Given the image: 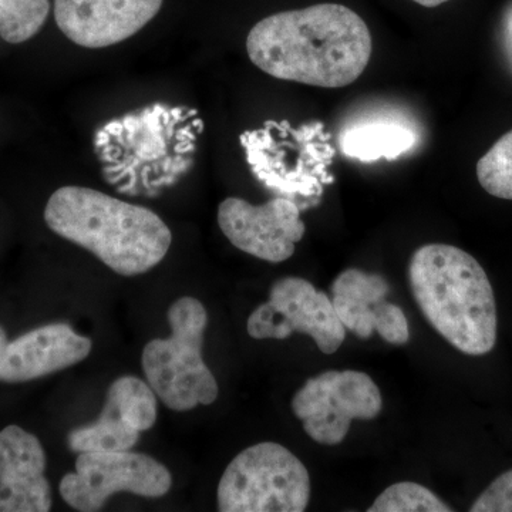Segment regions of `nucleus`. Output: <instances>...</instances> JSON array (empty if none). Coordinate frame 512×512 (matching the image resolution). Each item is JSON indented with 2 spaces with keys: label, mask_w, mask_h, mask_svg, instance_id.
I'll return each instance as SVG.
<instances>
[{
  "label": "nucleus",
  "mask_w": 512,
  "mask_h": 512,
  "mask_svg": "<svg viewBox=\"0 0 512 512\" xmlns=\"http://www.w3.org/2000/svg\"><path fill=\"white\" fill-rule=\"evenodd\" d=\"M471 512H512V470L505 471L478 495Z\"/></svg>",
  "instance_id": "4be33fe9"
},
{
  "label": "nucleus",
  "mask_w": 512,
  "mask_h": 512,
  "mask_svg": "<svg viewBox=\"0 0 512 512\" xmlns=\"http://www.w3.org/2000/svg\"><path fill=\"white\" fill-rule=\"evenodd\" d=\"M379 387L356 370H328L306 380L292 399L293 414L316 443L338 446L353 420H373L382 412Z\"/></svg>",
  "instance_id": "0eeeda50"
},
{
  "label": "nucleus",
  "mask_w": 512,
  "mask_h": 512,
  "mask_svg": "<svg viewBox=\"0 0 512 512\" xmlns=\"http://www.w3.org/2000/svg\"><path fill=\"white\" fill-rule=\"evenodd\" d=\"M247 329L256 340H284L292 333H303L325 355L338 352L346 339V328L328 293L298 276H286L272 285L268 302L251 313Z\"/></svg>",
  "instance_id": "1a4fd4ad"
},
{
  "label": "nucleus",
  "mask_w": 512,
  "mask_h": 512,
  "mask_svg": "<svg viewBox=\"0 0 512 512\" xmlns=\"http://www.w3.org/2000/svg\"><path fill=\"white\" fill-rule=\"evenodd\" d=\"M101 414L116 417L138 433L150 430L157 420V394L138 377H120L110 384Z\"/></svg>",
  "instance_id": "dca6fc26"
},
{
  "label": "nucleus",
  "mask_w": 512,
  "mask_h": 512,
  "mask_svg": "<svg viewBox=\"0 0 512 512\" xmlns=\"http://www.w3.org/2000/svg\"><path fill=\"white\" fill-rule=\"evenodd\" d=\"M49 0H0V36L12 45L28 42L43 28Z\"/></svg>",
  "instance_id": "a211bd4d"
},
{
  "label": "nucleus",
  "mask_w": 512,
  "mask_h": 512,
  "mask_svg": "<svg viewBox=\"0 0 512 512\" xmlns=\"http://www.w3.org/2000/svg\"><path fill=\"white\" fill-rule=\"evenodd\" d=\"M511 30H512V23H511Z\"/></svg>",
  "instance_id": "393cba45"
},
{
  "label": "nucleus",
  "mask_w": 512,
  "mask_h": 512,
  "mask_svg": "<svg viewBox=\"0 0 512 512\" xmlns=\"http://www.w3.org/2000/svg\"><path fill=\"white\" fill-rule=\"evenodd\" d=\"M93 342L67 323H52L25 333L6 346L0 380L29 382L77 365L92 352Z\"/></svg>",
  "instance_id": "ddd939ff"
},
{
  "label": "nucleus",
  "mask_w": 512,
  "mask_h": 512,
  "mask_svg": "<svg viewBox=\"0 0 512 512\" xmlns=\"http://www.w3.org/2000/svg\"><path fill=\"white\" fill-rule=\"evenodd\" d=\"M322 124L296 128L288 123H266L242 134L248 163L259 180L281 194L318 198L332 183L328 167L335 150Z\"/></svg>",
  "instance_id": "423d86ee"
},
{
  "label": "nucleus",
  "mask_w": 512,
  "mask_h": 512,
  "mask_svg": "<svg viewBox=\"0 0 512 512\" xmlns=\"http://www.w3.org/2000/svg\"><path fill=\"white\" fill-rule=\"evenodd\" d=\"M217 218L222 234L235 248L272 264L288 261L306 232L301 208L288 197L262 205L229 197L218 207Z\"/></svg>",
  "instance_id": "9d476101"
},
{
  "label": "nucleus",
  "mask_w": 512,
  "mask_h": 512,
  "mask_svg": "<svg viewBox=\"0 0 512 512\" xmlns=\"http://www.w3.org/2000/svg\"><path fill=\"white\" fill-rule=\"evenodd\" d=\"M409 284L424 318L453 348L468 356L494 349L497 303L473 255L454 245H424L410 259Z\"/></svg>",
  "instance_id": "7ed1b4c3"
},
{
  "label": "nucleus",
  "mask_w": 512,
  "mask_h": 512,
  "mask_svg": "<svg viewBox=\"0 0 512 512\" xmlns=\"http://www.w3.org/2000/svg\"><path fill=\"white\" fill-rule=\"evenodd\" d=\"M163 0H55L57 26L86 49L119 45L147 26Z\"/></svg>",
  "instance_id": "9b49d317"
},
{
  "label": "nucleus",
  "mask_w": 512,
  "mask_h": 512,
  "mask_svg": "<svg viewBox=\"0 0 512 512\" xmlns=\"http://www.w3.org/2000/svg\"><path fill=\"white\" fill-rule=\"evenodd\" d=\"M369 512H451L453 508L441 501L433 491L417 483L390 485L376 498Z\"/></svg>",
  "instance_id": "aec40b11"
},
{
  "label": "nucleus",
  "mask_w": 512,
  "mask_h": 512,
  "mask_svg": "<svg viewBox=\"0 0 512 512\" xmlns=\"http://www.w3.org/2000/svg\"><path fill=\"white\" fill-rule=\"evenodd\" d=\"M45 221L56 235L92 252L123 276L156 268L173 242L170 228L156 212L79 185L53 192Z\"/></svg>",
  "instance_id": "f03ea898"
},
{
  "label": "nucleus",
  "mask_w": 512,
  "mask_h": 512,
  "mask_svg": "<svg viewBox=\"0 0 512 512\" xmlns=\"http://www.w3.org/2000/svg\"><path fill=\"white\" fill-rule=\"evenodd\" d=\"M330 291L340 322L346 329L353 330L357 318L367 308L386 299L390 285L382 275L350 268L333 281Z\"/></svg>",
  "instance_id": "2eb2a0df"
},
{
  "label": "nucleus",
  "mask_w": 512,
  "mask_h": 512,
  "mask_svg": "<svg viewBox=\"0 0 512 512\" xmlns=\"http://www.w3.org/2000/svg\"><path fill=\"white\" fill-rule=\"evenodd\" d=\"M140 433L116 417L100 414L99 420L70 431L67 444L74 453L127 451L138 443Z\"/></svg>",
  "instance_id": "f3484780"
},
{
  "label": "nucleus",
  "mask_w": 512,
  "mask_h": 512,
  "mask_svg": "<svg viewBox=\"0 0 512 512\" xmlns=\"http://www.w3.org/2000/svg\"><path fill=\"white\" fill-rule=\"evenodd\" d=\"M173 477L156 458L133 451L80 453L76 471L60 481V495L70 507L96 512L111 495L131 493L141 497H163L171 490Z\"/></svg>",
  "instance_id": "6e6552de"
},
{
  "label": "nucleus",
  "mask_w": 512,
  "mask_h": 512,
  "mask_svg": "<svg viewBox=\"0 0 512 512\" xmlns=\"http://www.w3.org/2000/svg\"><path fill=\"white\" fill-rule=\"evenodd\" d=\"M477 178L488 194L512 201V130L478 160Z\"/></svg>",
  "instance_id": "6ab92c4d"
},
{
  "label": "nucleus",
  "mask_w": 512,
  "mask_h": 512,
  "mask_svg": "<svg viewBox=\"0 0 512 512\" xmlns=\"http://www.w3.org/2000/svg\"><path fill=\"white\" fill-rule=\"evenodd\" d=\"M373 315V329L380 338L390 345H406L410 340L409 320L403 309L394 303L384 301L376 303Z\"/></svg>",
  "instance_id": "412c9836"
},
{
  "label": "nucleus",
  "mask_w": 512,
  "mask_h": 512,
  "mask_svg": "<svg viewBox=\"0 0 512 512\" xmlns=\"http://www.w3.org/2000/svg\"><path fill=\"white\" fill-rule=\"evenodd\" d=\"M42 443L19 426L0 431V512H47L52 490Z\"/></svg>",
  "instance_id": "f8f14e48"
},
{
  "label": "nucleus",
  "mask_w": 512,
  "mask_h": 512,
  "mask_svg": "<svg viewBox=\"0 0 512 512\" xmlns=\"http://www.w3.org/2000/svg\"><path fill=\"white\" fill-rule=\"evenodd\" d=\"M6 346H8V336H6L5 330L0 326V362L3 359V353H5Z\"/></svg>",
  "instance_id": "b1692460"
},
{
  "label": "nucleus",
  "mask_w": 512,
  "mask_h": 512,
  "mask_svg": "<svg viewBox=\"0 0 512 512\" xmlns=\"http://www.w3.org/2000/svg\"><path fill=\"white\" fill-rule=\"evenodd\" d=\"M168 323L170 338L151 340L143 350L141 365L147 383L174 412L210 406L220 389L202 357L207 309L198 299L185 296L171 305Z\"/></svg>",
  "instance_id": "20e7f679"
},
{
  "label": "nucleus",
  "mask_w": 512,
  "mask_h": 512,
  "mask_svg": "<svg viewBox=\"0 0 512 512\" xmlns=\"http://www.w3.org/2000/svg\"><path fill=\"white\" fill-rule=\"evenodd\" d=\"M365 20L339 3H320L268 16L247 37L249 60L262 72L308 86L355 83L372 57Z\"/></svg>",
  "instance_id": "f257e3e1"
},
{
  "label": "nucleus",
  "mask_w": 512,
  "mask_h": 512,
  "mask_svg": "<svg viewBox=\"0 0 512 512\" xmlns=\"http://www.w3.org/2000/svg\"><path fill=\"white\" fill-rule=\"evenodd\" d=\"M416 141V134L410 128L393 123H372L348 128L340 137V147L345 156L370 163L380 158L394 160L412 150Z\"/></svg>",
  "instance_id": "4468645a"
},
{
  "label": "nucleus",
  "mask_w": 512,
  "mask_h": 512,
  "mask_svg": "<svg viewBox=\"0 0 512 512\" xmlns=\"http://www.w3.org/2000/svg\"><path fill=\"white\" fill-rule=\"evenodd\" d=\"M413 2L419 3L424 8H437V6L450 2V0H413Z\"/></svg>",
  "instance_id": "5701e85b"
},
{
  "label": "nucleus",
  "mask_w": 512,
  "mask_h": 512,
  "mask_svg": "<svg viewBox=\"0 0 512 512\" xmlns=\"http://www.w3.org/2000/svg\"><path fill=\"white\" fill-rule=\"evenodd\" d=\"M309 500L308 468L274 441L241 451L225 468L217 490L221 512H302Z\"/></svg>",
  "instance_id": "39448f33"
}]
</instances>
